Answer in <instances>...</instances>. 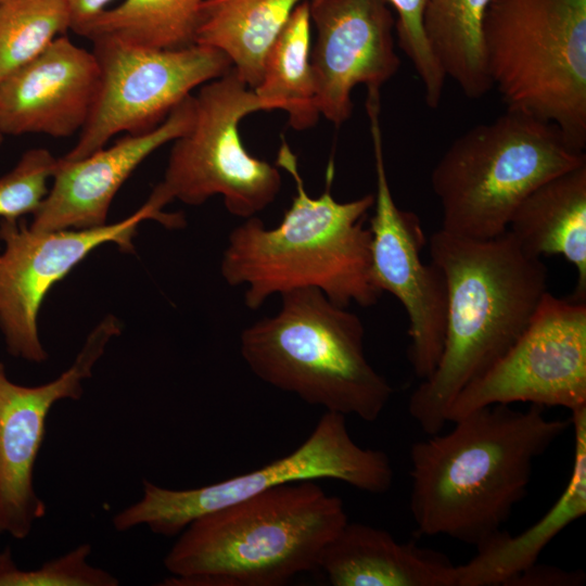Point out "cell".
I'll return each mask as SVG.
<instances>
[{
    "mask_svg": "<svg viewBox=\"0 0 586 586\" xmlns=\"http://www.w3.org/2000/svg\"><path fill=\"white\" fill-rule=\"evenodd\" d=\"M397 14L395 29L402 51L421 80L424 101L436 109L443 97L446 76L426 39L423 16L429 0H385Z\"/></svg>",
    "mask_w": 586,
    "mask_h": 586,
    "instance_id": "cell-27",
    "label": "cell"
},
{
    "mask_svg": "<svg viewBox=\"0 0 586 586\" xmlns=\"http://www.w3.org/2000/svg\"><path fill=\"white\" fill-rule=\"evenodd\" d=\"M585 163V151L557 125L506 110L455 139L433 167L441 229L469 239L499 237L534 189Z\"/></svg>",
    "mask_w": 586,
    "mask_h": 586,
    "instance_id": "cell-6",
    "label": "cell"
},
{
    "mask_svg": "<svg viewBox=\"0 0 586 586\" xmlns=\"http://www.w3.org/2000/svg\"><path fill=\"white\" fill-rule=\"evenodd\" d=\"M347 522L342 499L314 481L269 488L189 523L165 557L166 584L283 585L317 569Z\"/></svg>",
    "mask_w": 586,
    "mask_h": 586,
    "instance_id": "cell-4",
    "label": "cell"
},
{
    "mask_svg": "<svg viewBox=\"0 0 586 586\" xmlns=\"http://www.w3.org/2000/svg\"><path fill=\"white\" fill-rule=\"evenodd\" d=\"M151 219L167 228L186 224L181 214L165 213L149 199L127 218L90 229L46 231L22 218L0 219V331L8 352L27 361H44L38 315L50 289L103 244L132 252L139 225Z\"/></svg>",
    "mask_w": 586,
    "mask_h": 586,
    "instance_id": "cell-11",
    "label": "cell"
},
{
    "mask_svg": "<svg viewBox=\"0 0 586 586\" xmlns=\"http://www.w3.org/2000/svg\"><path fill=\"white\" fill-rule=\"evenodd\" d=\"M492 0H429L423 27L446 78L479 100L492 90L483 48V21Z\"/></svg>",
    "mask_w": 586,
    "mask_h": 586,
    "instance_id": "cell-23",
    "label": "cell"
},
{
    "mask_svg": "<svg viewBox=\"0 0 586 586\" xmlns=\"http://www.w3.org/2000/svg\"><path fill=\"white\" fill-rule=\"evenodd\" d=\"M586 406V302L546 292L526 329L455 397L447 422L492 405Z\"/></svg>",
    "mask_w": 586,
    "mask_h": 586,
    "instance_id": "cell-12",
    "label": "cell"
},
{
    "mask_svg": "<svg viewBox=\"0 0 586 586\" xmlns=\"http://www.w3.org/2000/svg\"><path fill=\"white\" fill-rule=\"evenodd\" d=\"M346 416L326 411L310 435L295 450L252 472L190 489H169L144 481L143 497L116 514L117 531L145 524L164 536L180 534L194 519L300 481L337 480L371 494L386 493L394 471L388 456L362 448L351 436Z\"/></svg>",
    "mask_w": 586,
    "mask_h": 586,
    "instance_id": "cell-9",
    "label": "cell"
},
{
    "mask_svg": "<svg viewBox=\"0 0 586 586\" xmlns=\"http://www.w3.org/2000/svg\"><path fill=\"white\" fill-rule=\"evenodd\" d=\"M574 459L560 497L534 524L518 535L499 531L467 563L456 565L455 586H499L534 565L545 547L586 513V407L571 412Z\"/></svg>",
    "mask_w": 586,
    "mask_h": 586,
    "instance_id": "cell-19",
    "label": "cell"
},
{
    "mask_svg": "<svg viewBox=\"0 0 586 586\" xmlns=\"http://www.w3.org/2000/svg\"><path fill=\"white\" fill-rule=\"evenodd\" d=\"M507 231L527 254L561 255L577 270L570 298L586 302V163L534 189L513 213Z\"/></svg>",
    "mask_w": 586,
    "mask_h": 586,
    "instance_id": "cell-20",
    "label": "cell"
},
{
    "mask_svg": "<svg viewBox=\"0 0 586 586\" xmlns=\"http://www.w3.org/2000/svg\"><path fill=\"white\" fill-rule=\"evenodd\" d=\"M303 0H205L195 44L225 53L241 79L255 88L264 56Z\"/></svg>",
    "mask_w": 586,
    "mask_h": 586,
    "instance_id": "cell-21",
    "label": "cell"
},
{
    "mask_svg": "<svg viewBox=\"0 0 586 586\" xmlns=\"http://www.w3.org/2000/svg\"><path fill=\"white\" fill-rule=\"evenodd\" d=\"M0 534H1V532H0Z\"/></svg>",
    "mask_w": 586,
    "mask_h": 586,
    "instance_id": "cell-33",
    "label": "cell"
},
{
    "mask_svg": "<svg viewBox=\"0 0 586 586\" xmlns=\"http://www.w3.org/2000/svg\"><path fill=\"white\" fill-rule=\"evenodd\" d=\"M444 275L443 351L432 374L411 393L408 411L428 435L442 432L455 397L515 343L547 290V267L506 231L486 240L440 229L429 240Z\"/></svg>",
    "mask_w": 586,
    "mask_h": 586,
    "instance_id": "cell-2",
    "label": "cell"
},
{
    "mask_svg": "<svg viewBox=\"0 0 586 586\" xmlns=\"http://www.w3.org/2000/svg\"><path fill=\"white\" fill-rule=\"evenodd\" d=\"M3 139H4V136H3L2 131L0 130V144L2 143Z\"/></svg>",
    "mask_w": 586,
    "mask_h": 586,
    "instance_id": "cell-31",
    "label": "cell"
},
{
    "mask_svg": "<svg viewBox=\"0 0 586 586\" xmlns=\"http://www.w3.org/2000/svg\"><path fill=\"white\" fill-rule=\"evenodd\" d=\"M277 166L293 178L296 194L276 228L257 217L235 227L224 251L220 272L231 286L245 285L244 303L258 309L273 294L316 288L334 304H375L382 292L371 276V232L365 227L374 194L337 202L331 194L333 163L323 193L305 190L297 157L285 140Z\"/></svg>",
    "mask_w": 586,
    "mask_h": 586,
    "instance_id": "cell-3",
    "label": "cell"
},
{
    "mask_svg": "<svg viewBox=\"0 0 586 586\" xmlns=\"http://www.w3.org/2000/svg\"><path fill=\"white\" fill-rule=\"evenodd\" d=\"M412 444L410 511L418 532L475 547L501 531L525 496L535 460L571 425L544 407L492 405Z\"/></svg>",
    "mask_w": 586,
    "mask_h": 586,
    "instance_id": "cell-1",
    "label": "cell"
},
{
    "mask_svg": "<svg viewBox=\"0 0 586 586\" xmlns=\"http://www.w3.org/2000/svg\"><path fill=\"white\" fill-rule=\"evenodd\" d=\"M280 295L276 315L241 333V354L252 372L327 411L375 421L393 387L366 357L360 318L316 288Z\"/></svg>",
    "mask_w": 586,
    "mask_h": 586,
    "instance_id": "cell-5",
    "label": "cell"
},
{
    "mask_svg": "<svg viewBox=\"0 0 586 586\" xmlns=\"http://www.w3.org/2000/svg\"><path fill=\"white\" fill-rule=\"evenodd\" d=\"M72 16V30L79 33L115 0H65Z\"/></svg>",
    "mask_w": 586,
    "mask_h": 586,
    "instance_id": "cell-30",
    "label": "cell"
},
{
    "mask_svg": "<svg viewBox=\"0 0 586 586\" xmlns=\"http://www.w3.org/2000/svg\"><path fill=\"white\" fill-rule=\"evenodd\" d=\"M205 0H122L89 23L80 36L109 37L126 43L179 49L195 44Z\"/></svg>",
    "mask_w": 586,
    "mask_h": 586,
    "instance_id": "cell-24",
    "label": "cell"
},
{
    "mask_svg": "<svg viewBox=\"0 0 586 586\" xmlns=\"http://www.w3.org/2000/svg\"><path fill=\"white\" fill-rule=\"evenodd\" d=\"M310 24L304 0L267 50L260 80L253 88L263 110L285 111L295 130L315 126L320 116L310 65Z\"/></svg>",
    "mask_w": 586,
    "mask_h": 586,
    "instance_id": "cell-22",
    "label": "cell"
},
{
    "mask_svg": "<svg viewBox=\"0 0 586 586\" xmlns=\"http://www.w3.org/2000/svg\"><path fill=\"white\" fill-rule=\"evenodd\" d=\"M72 29L65 0H8L0 5V82Z\"/></svg>",
    "mask_w": 586,
    "mask_h": 586,
    "instance_id": "cell-25",
    "label": "cell"
},
{
    "mask_svg": "<svg viewBox=\"0 0 586 586\" xmlns=\"http://www.w3.org/2000/svg\"><path fill=\"white\" fill-rule=\"evenodd\" d=\"M318 568L333 586H455L456 565L446 556L361 523L341 528Z\"/></svg>",
    "mask_w": 586,
    "mask_h": 586,
    "instance_id": "cell-18",
    "label": "cell"
},
{
    "mask_svg": "<svg viewBox=\"0 0 586 586\" xmlns=\"http://www.w3.org/2000/svg\"><path fill=\"white\" fill-rule=\"evenodd\" d=\"M584 582V573L563 571L556 566L538 565L530 569L513 578L510 586H573Z\"/></svg>",
    "mask_w": 586,
    "mask_h": 586,
    "instance_id": "cell-29",
    "label": "cell"
},
{
    "mask_svg": "<svg viewBox=\"0 0 586 586\" xmlns=\"http://www.w3.org/2000/svg\"><path fill=\"white\" fill-rule=\"evenodd\" d=\"M308 7L316 103L320 115L341 126L352 115L356 86L380 90L398 71L395 18L385 0H310Z\"/></svg>",
    "mask_w": 586,
    "mask_h": 586,
    "instance_id": "cell-15",
    "label": "cell"
},
{
    "mask_svg": "<svg viewBox=\"0 0 586 586\" xmlns=\"http://www.w3.org/2000/svg\"><path fill=\"white\" fill-rule=\"evenodd\" d=\"M114 316L105 317L88 335L72 366L55 380L24 386L9 380L0 362V532L25 538L46 511L36 495L33 472L52 406L78 399L109 341L120 332Z\"/></svg>",
    "mask_w": 586,
    "mask_h": 586,
    "instance_id": "cell-14",
    "label": "cell"
},
{
    "mask_svg": "<svg viewBox=\"0 0 586 586\" xmlns=\"http://www.w3.org/2000/svg\"><path fill=\"white\" fill-rule=\"evenodd\" d=\"M483 48L506 110L557 125L585 151L586 0H492Z\"/></svg>",
    "mask_w": 586,
    "mask_h": 586,
    "instance_id": "cell-7",
    "label": "cell"
},
{
    "mask_svg": "<svg viewBox=\"0 0 586 586\" xmlns=\"http://www.w3.org/2000/svg\"><path fill=\"white\" fill-rule=\"evenodd\" d=\"M264 111L253 89L232 67L193 94L189 129L173 141L163 180L149 199L160 208L178 200L199 206L221 195L228 212L247 219L265 209L281 189L279 169L244 148L239 123Z\"/></svg>",
    "mask_w": 586,
    "mask_h": 586,
    "instance_id": "cell-8",
    "label": "cell"
},
{
    "mask_svg": "<svg viewBox=\"0 0 586 586\" xmlns=\"http://www.w3.org/2000/svg\"><path fill=\"white\" fill-rule=\"evenodd\" d=\"M366 110L372 138L377 190L371 232V276L383 293L394 295L408 317V358L417 378H429L444 343L447 289L444 275L432 262L423 263L426 243L419 217L399 208L388 183L380 126V97L367 95Z\"/></svg>",
    "mask_w": 586,
    "mask_h": 586,
    "instance_id": "cell-13",
    "label": "cell"
},
{
    "mask_svg": "<svg viewBox=\"0 0 586 586\" xmlns=\"http://www.w3.org/2000/svg\"><path fill=\"white\" fill-rule=\"evenodd\" d=\"M58 160L48 149L26 150L0 177V219H18L34 214L49 191Z\"/></svg>",
    "mask_w": 586,
    "mask_h": 586,
    "instance_id": "cell-26",
    "label": "cell"
},
{
    "mask_svg": "<svg viewBox=\"0 0 586 586\" xmlns=\"http://www.w3.org/2000/svg\"><path fill=\"white\" fill-rule=\"evenodd\" d=\"M192 118L193 94L150 131L125 135L78 160L59 158L48 194L29 226L52 231L106 225L112 201L126 180L152 153L183 135Z\"/></svg>",
    "mask_w": 586,
    "mask_h": 586,
    "instance_id": "cell-16",
    "label": "cell"
},
{
    "mask_svg": "<svg viewBox=\"0 0 586 586\" xmlns=\"http://www.w3.org/2000/svg\"><path fill=\"white\" fill-rule=\"evenodd\" d=\"M90 41L100 69L99 89L66 160L85 157L116 135L154 129L194 89L232 68L225 53L201 44L156 49L109 37Z\"/></svg>",
    "mask_w": 586,
    "mask_h": 586,
    "instance_id": "cell-10",
    "label": "cell"
},
{
    "mask_svg": "<svg viewBox=\"0 0 586 586\" xmlns=\"http://www.w3.org/2000/svg\"><path fill=\"white\" fill-rule=\"evenodd\" d=\"M100 82L92 52L58 37L42 53L0 82L3 136L79 133L93 107Z\"/></svg>",
    "mask_w": 586,
    "mask_h": 586,
    "instance_id": "cell-17",
    "label": "cell"
},
{
    "mask_svg": "<svg viewBox=\"0 0 586 586\" xmlns=\"http://www.w3.org/2000/svg\"><path fill=\"white\" fill-rule=\"evenodd\" d=\"M8 0H0V5L7 2Z\"/></svg>",
    "mask_w": 586,
    "mask_h": 586,
    "instance_id": "cell-32",
    "label": "cell"
},
{
    "mask_svg": "<svg viewBox=\"0 0 586 586\" xmlns=\"http://www.w3.org/2000/svg\"><path fill=\"white\" fill-rule=\"evenodd\" d=\"M91 548L81 545L37 570H20L9 550L0 552V586H115L110 573L88 564Z\"/></svg>",
    "mask_w": 586,
    "mask_h": 586,
    "instance_id": "cell-28",
    "label": "cell"
}]
</instances>
